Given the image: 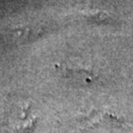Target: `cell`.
<instances>
[{"instance_id": "6da1fadb", "label": "cell", "mask_w": 133, "mask_h": 133, "mask_svg": "<svg viewBox=\"0 0 133 133\" xmlns=\"http://www.w3.org/2000/svg\"><path fill=\"white\" fill-rule=\"evenodd\" d=\"M78 124L83 130L103 129V130H120L126 126L125 120L120 116L107 109H93L82 114L78 119Z\"/></svg>"}, {"instance_id": "7a4b0ae2", "label": "cell", "mask_w": 133, "mask_h": 133, "mask_svg": "<svg viewBox=\"0 0 133 133\" xmlns=\"http://www.w3.org/2000/svg\"><path fill=\"white\" fill-rule=\"evenodd\" d=\"M38 117L34 114L32 105L27 102H21L11 109L9 123L18 133H31L35 130Z\"/></svg>"}]
</instances>
